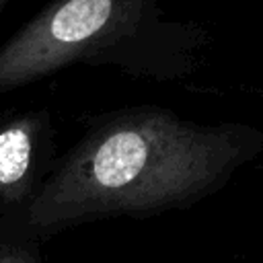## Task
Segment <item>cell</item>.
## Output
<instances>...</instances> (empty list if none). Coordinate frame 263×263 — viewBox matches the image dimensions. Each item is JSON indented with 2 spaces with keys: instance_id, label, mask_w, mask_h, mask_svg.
Here are the masks:
<instances>
[{
  "instance_id": "6da1fadb",
  "label": "cell",
  "mask_w": 263,
  "mask_h": 263,
  "mask_svg": "<svg viewBox=\"0 0 263 263\" xmlns=\"http://www.w3.org/2000/svg\"><path fill=\"white\" fill-rule=\"evenodd\" d=\"M263 150L247 123H199L158 107L101 119L55 160L25 224L37 236L101 218L189 208L222 189Z\"/></svg>"
},
{
  "instance_id": "7a4b0ae2",
  "label": "cell",
  "mask_w": 263,
  "mask_h": 263,
  "mask_svg": "<svg viewBox=\"0 0 263 263\" xmlns=\"http://www.w3.org/2000/svg\"><path fill=\"white\" fill-rule=\"evenodd\" d=\"M208 43L203 27L168 18L160 0H53L0 45V92L76 64L179 80Z\"/></svg>"
},
{
  "instance_id": "3957f363",
  "label": "cell",
  "mask_w": 263,
  "mask_h": 263,
  "mask_svg": "<svg viewBox=\"0 0 263 263\" xmlns=\"http://www.w3.org/2000/svg\"><path fill=\"white\" fill-rule=\"evenodd\" d=\"M53 164V127L47 111L0 117V220L25 222Z\"/></svg>"
},
{
  "instance_id": "277c9868",
  "label": "cell",
  "mask_w": 263,
  "mask_h": 263,
  "mask_svg": "<svg viewBox=\"0 0 263 263\" xmlns=\"http://www.w3.org/2000/svg\"><path fill=\"white\" fill-rule=\"evenodd\" d=\"M39 240L25 222L0 220V263H43Z\"/></svg>"
},
{
  "instance_id": "5b68a950",
  "label": "cell",
  "mask_w": 263,
  "mask_h": 263,
  "mask_svg": "<svg viewBox=\"0 0 263 263\" xmlns=\"http://www.w3.org/2000/svg\"><path fill=\"white\" fill-rule=\"evenodd\" d=\"M10 2H12V0H0V14L8 8V4H10Z\"/></svg>"
}]
</instances>
